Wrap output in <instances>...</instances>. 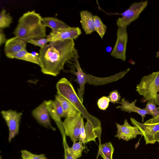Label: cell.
I'll return each mask as SVG.
<instances>
[{
	"instance_id": "1",
	"label": "cell",
	"mask_w": 159,
	"mask_h": 159,
	"mask_svg": "<svg viewBox=\"0 0 159 159\" xmlns=\"http://www.w3.org/2000/svg\"><path fill=\"white\" fill-rule=\"evenodd\" d=\"M75 46L74 40L68 39L51 42L40 48L39 56L42 72L47 75H57L65 64L74 59Z\"/></svg>"
},
{
	"instance_id": "2",
	"label": "cell",
	"mask_w": 159,
	"mask_h": 159,
	"mask_svg": "<svg viewBox=\"0 0 159 159\" xmlns=\"http://www.w3.org/2000/svg\"><path fill=\"white\" fill-rule=\"evenodd\" d=\"M42 18L34 10L25 13L20 17L13 33L27 43L47 37L46 27L42 24Z\"/></svg>"
},
{
	"instance_id": "3",
	"label": "cell",
	"mask_w": 159,
	"mask_h": 159,
	"mask_svg": "<svg viewBox=\"0 0 159 159\" xmlns=\"http://www.w3.org/2000/svg\"><path fill=\"white\" fill-rule=\"evenodd\" d=\"M79 56L76 49L74 60L76 71L74 74L76 77V81L79 85L78 89V96L81 102H83V95L84 93V86L86 84L95 86L102 85L116 81L123 78L130 70L128 68L125 70L116 73L108 77L100 78L94 76L84 73L82 70L78 60Z\"/></svg>"
},
{
	"instance_id": "4",
	"label": "cell",
	"mask_w": 159,
	"mask_h": 159,
	"mask_svg": "<svg viewBox=\"0 0 159 159\" xmlns=\"http://www.w3.org/2000/svg\"><path fill=\"white\" fill-rule=\"evenodd\" d=\"M58 95H61L70 102L87 120L90 121L95 126L102 128L99 120L91 115L88 111L80 100L70 82L65 78L61 79L57 83Z\"/></svg>"
},
{
	"instance_id": "5",
	"label": "cell",
	"mask_w": 159,
	"mask_h": 159,
	"mask_svg": "<svg viewBox=\"0 0 159 159\" xmlns=\"http://www.w3.org/2000/svg\"><path fill=\"white\" fill-rule=\"evenodd\" d=\"M136 91L146 101L159 106V71L143 76Z\"/></svg>"
},
{
	"instance_id": "6",
	"label": "cell",
	"mask_w": 159,
	"mask_h": 159,
	"mask_svg": "<svg viewBox=\"0 0 159 159\" xmlns=\"http://www.w3.org/2000/svg\"><path fill=\"white\" fill-rule=\"evenodd\" d=\"M148 4L147 1L134 2L132 3L129 7L123 13H117L122 17L117 20L116 23L117 26L118 27L127 26L137 20Z\"/></svg>"
},
{
	"instance_id": "7",
	"label": "cell",
	"mask_w": 159,
	"mask_h": 159,
	"mask_svg": "<svg viewBox=\"0 0 159 159\" xmlns=\"http://www.w3.org/2000/svg\"><path fill=\"white\" fill-rule=\"evenodd\" d=\"M127 27L123 26L118 27L116 40L110 53L111 56L124 61L126 59V46L128 38Z\"/></svg>"
},
{
	"instance_id": "8",
	"label": "cell",
	"mask_w": 159,
	"mask_h": 159,
	"mask_svg": "<svg viewBox=\"0 0 159 159\" xmlns=\"http://www.w3.org/2000/svg\"><path fill=\"white\" fill-rule=\"evenodd\" d=\"M83 117L78 112L74 116L66 118L63 122L66 135L73 142L79 141Z\"/></svg>"
},
{
	"instance_id": "9",
	"label": "cell",
	"mask_w": 159,
	"mask_h": 159,
	"mask_svg": "<svg viewBox=\"0 0 159 159\" xmlns=\"http://www.w3.org/2000/svg\"><path fill=\"white\" fill-rule=\"evenodd\" d=\"M1 113L8 128L9 134L8 140V141L10 142L18 133L22 113L9 110L2 111Z\"/></svg>"
},
{
	"instance_id": "10",
	"label": "cell",
	"mask_w": 159,
	"mask_h": 159,
	"mask_svg": "<svg viewBox=\"0 0 159 159\" xmlns=\"http://www.w3.org/2000/svg\"><path fill=\"white\" fill-rule=\"evenodd\" d=\"M131 123L134 126L137 127L143 133L146 144H154L156 142L155 136L159 131V122L151 124H145L130 118Z\"/></svg>"
},
{
	"instance_id": "11",
	"label": "cell",
	"mask_w": 159,
	"mask_h": 159,
	"mask_svg": "<svg viewBox=\"0 0 159 159\" xmlns=\"http://www.w3.org/2000/svg\"><path fill=\"white\" fill-rule=\"evenodd\" d=\"M81 33V30L79 27L69 26L62 29L57 32H51L47 36V38L49 39L50 42L63 41L68 39L74 40L78 37Z\"/></svg>"
},
{
	"instance_id": "12",
	"label": "cell",
	"mask_w": 159,
	"mask_h": 159,
	"mask_svg": "<svg viewBox=\"0 0 159 159\" xmlns=\"http://www.w3.org/2000/svg\"><path fill=\"white\" fill-rule=\"evenodd\" d=\"M116 124L117 131L115 137L119 139H122L128 141L136 138L138 135H143L137 127L131 125L126 119L125 120L123 125H120L117 123Z\"/></svg>"
},
{
	"instance_id": "13",
	"label": "cell",
	"mask_w": 159,
	"mask_h": 159,
	"mask_svg": "<svg viewBox=\"0 0 159 159\" xmlns=\"http://www.w3.org/2000/svg\"><path fill=\"white\" fill-rule=\"evenodd\" d=\"M32 113L33 116L40 124L47 128H50L54 131L56 130L51 123L50 114L47 107L46 101H44L34 109Z\"/></svg>"
},
{
	"instance_id": "14",
	"label": "cell",
	"mask_w": 159,
	"mask_h": 159,
	"mask_svg": "<svg viewBox=\"0 0 159 159\" xmlns=\"http://www.w3.org/2000/svg\"><path fill=\"white\" fill-rule=\"evenodd\" d=\"M26 43L25 41L16 36L7 39L5 43L4 49L6 56L26 50Z\"/></svg>"
},
{
	"instance_id": "15",
	"label": "cell",
	"mask_w": 159,
	"mask_h": 159,
	"mask_svg": "<svg viewBox=\"0 0 159 159\" xmlns=\"http://www.w3.org/2000/svg\"><path fill=\"white\" fill-rule=\"evenodd\" d=\"M136 102L137 100L135 99L134 101L129 102L128 101L126 100L124 98H123L120 102L118 103L120 104L121 105L118 106L116 108L121 109V111L128 112L129 113L134 112L138 113L141 116L142 122H143L146 115H151V114L144 108L141 109L137 107L135 105Z\"/></svg>"
},
{
	"instance_id": "16",
	"label": "cell",
	"mask_w": 159,
	"mask_h": 159,
	"mask_svg": "<svg viewBox=\"0 0 159 159\" xmlns=\"http://www.w3.org/2000/svg\"><path fill=\"white\" fill-rule=\"evenodd\" d=\"M80 15L82 28L86 34H90L95 31L94 15L87 10L81 11Z\"/></svg>"
},
{
	"instance_id": "17",
	"label": "cell",
	"mask_w": 159,
	"mask_h": 159,
	"mask_svg": "<svg viewBox=\"0 0 159 159\" xmlns=\"http://www.w3.org/2000/svg\"><path fill=\"white\" fill-rule=\"evenodd\" d=\"M84 127L86 134L85 144L92 141L96 142V139L98 138L99 141V145L101 144V139L102 129L94 126L89 120H87Z\"/></svg>"
},
{
	"instance_id": "18",
	"label": "cell",
	"mask_w": 159,
	"mask_h": 159,
	"mask_svg": "<svg viewBox=\"0 0 159 159\" xmlns=\"http://www.w3.org/2000/svg\"><path fill=\"white\" fill-rule=\"evenodd\" d=\"M55 99L60 103L63 110L64 117L66 118L74 116L78 111L73 105L63 97L59 95L55 96Z\"/></svg>"
},
{
	"instance_id": "19",
	"label": "cell",
	"mask_w": 159,
	"mask_h": 159,
	"mask_svg": "<svg viewBox=\"0 0 159 159\" xmlns=\"http://www.w3.org/2000/svg\"><path fill=\"white\" fill-rule=\"evenodd\" d=\"M7 57L11 59H16L36 64L40 66L39 55H35L27 52L26 50L21 51L15 54L8 55Z\"/></svg>"
},
{
	"instance_id": "20",
	"label": "cell",
	"mask_w": 159,
	"mask_h": 159,
	"mask_svg": "<svg viewBox=\"0 0 159 159\" xmlns=\"http://www.w3.org/2000/svg\"><path fill=\"white\" fill-rule=\"evenodd\" d=\"M42 21L44 25L52 29V32H57L62 29L69 26L61 20L54 17H42Z\"/></svg>"
},
{
	"instance_id": "21",
	"label": "cell",
	"mask_w": 159,
	"mask_h": 159,
	"mask_svg": "<svg viewBox=\"0 0 159 159\" xmlns=\"http://www.w3.org/2000/svg\"><path fill=\"white\" fill-rule=\"evenodd\" d=\"M63 147L66 148L68 152L74 159L79 158L82 156V153L84 147L81 141L73 142L71 147L68 146L66 139V135L62 136Z\"/></svg>"
},
{
	"instance_id": "22",
	"label": "cell",
	"mask_w": 159,
	"mask_h": 159,
	"mask_svg": "<svg viewBox=\"0 0 159 159\" xmlns=\"http://www.w3.org/2000/svg\"><path fill=\"white\" fill-rule=\"evenodd\" d=\"M46 103L50 115L56 122L61 132L62 136L66 135L63 125V122L61 120V117L57 114L54 109L53 101L51 100L46 101Z\"/></svg>"
},
{
	"instance_id": "23",
	"label": "cell",
	"mask_w": 159,
	"mask_h": 159,
	"mask_svg": "<svg viewBox=\"0 0 159 159\" xmlns=\"http://www.w3.org/2000/svg\"><path fill=\"white\" fill-rule=\"evenodd\" d=\"M114 149L111 143L107 142L99 145L98 155H103L109 159H113Z\"/></svg>"
},
{
	"instance_id": "24",
	"label": "cell",
	"mask_w": 159,
	"mask_h": 159,
	"mask_svg": "<svg viewBox=\"0 0 159 159\" xmlns=\"http://www.w3.org/2000/svg\"><path fill=\"white\" fill-rule=\"evenodd\" d=\"M12 21V18L6 10L2 9L0 14V29L8 27Z\"/></svg>"
},
{
	"instance_id": "25",
	"label": "cell",
	"mask_w": 159,
	"mask_h": 159,
	"mask_svg": "<svg viewBox=\"0 0 159 159\" xmlns=\"http://www.w3.org/2000/svg\"><path fill=\"white\" fill-rule=\"evenodd\" d=\"M94 20L95 31L102 38L106 32L107 27L98 16L94 15Z\"/></svg>"
},
{
	"instance_id": "26",
	"label": "cell",
	"mask_w": 159,
	"mask_h": 159,
	"mask_svg": "<svg viewBox=\"0 0 159 159\" xmlns=\"http://www.w3.org/2000/svg\"><path fill=\"white\" fill-rule=\"evenodd\" d=\"M21 152L22 159H47L44 154H34L26 150H21Z\"/></svg>"
},
{
	"instance_id": "27",
	"label": "cell",
	"mask_w": 159,
	"mask_h": 159,
	"mask_svg": "<svg viewBox=\"0 0 159 159\" xmlns=\"http://www.w3.org/2000/svg\"><path fill=\"white\" fill-rule=\"evenodd\" d=\"M152 103L148 102L144 109L149 111L153 117H155L159 114L158 108Z\"/></svg>"
},
{
	"instance_id": "28",
	"label": "cell",
	"mask_w": 159,
	"mask_h": 159,
	"mask_svg": "<svg viewBox=\"0 0 159 159\" xmlns=\"http://www.w3.org/2000/svg\"><path fill=\"white\" fill-rule=\"evenodd\" d=\"M109 102L110 100L108 97L104 96L98 100L97 104L99 109L105 110L108 107Z\"/></svg>"
},
{
	"instance_id": "29",
	"label": "cell",
	"mask_w": 159,
	"mask_h": 159,
	"mask_svg": "<svg viewBox=\"0 0 159 159\" xmlns=\"http://www.w3.org/2000/svg\"><path fill=\"white\" fill-rule=\"evenodd\" d=\"M50 42L49 38H42L38 40H31L28 41L27 43H30L35 46H38L42 48L47 45V43Z\"/></svg>"
},
{
	"instance_id": "30",
	"label": "cell",
	"mask_w": 159,
	"mask_h": 159,
	"mask_svg": "<svg viewBox=\"0 0 159 159\" xmlns=\"http://www.w3.org/2000/svg\"><path fill=\"white\" fill-rule=\"evenodd\" d=\"M108 97L110 102L114 104L118 103L121 98L119 93L116 90L110 92Z\"/></svg>"
},
{
	"instance_id": "31",
	"label": "cell",
	"mask_w": 159,
	"mask_h": 159,
	"mask_svg": "<svg viewBox=\"0 0 159 159\" xmlns=\"http://www.w3.org/2000/svg\"><path fill=\"white\" fill-rule=\"evenodd\" d=\"M84 117H83L82 120V125L80 131L79 141H81L84 144H85V141L86 138V134L84 124Z\"/></svg>"
},
{
	"instance_id": "32",
	"label": "cell",
	"mask_w": 159,
	"mask_h": 159,
	"mask_svg": "<svg viewBox=\"0 0 159 159\" xmlns=\"http://www.w3.org/2000/svg\"><path fill=\"white\" fill-rule=\"evenodd\" d=\"M159 122V114L155 117L151 118L144 123L145 124L148 125L154 124Z\"/></svg>"
},
{
	"instance_id": "33",
	"label": "cell",
	"mask_w": 159,
	"mask_h": 159,
	"mask_svg": "<svg viewBox=\"0 0 159 159\" xmlns=\"http://www.w3.org/2000/svg\"><path fill=\"white\" fill-rule=\"evenodd\" d=\"M5 35L3 31V29H0V45L5 43L7 40Z\"/></svg>"
},
{
	"instance_id": "34",
	"label": "cell",
	"mask_w": 159,
	"mask_h": 159,
	"mask_svg": "<svg viewBox=\"0 0 159 159\" xmlns=\"http://www.w3.org/2000/svg\"><path fill=\"white\" fill-rule=\"evenodd\" d=\"M64 159H74L68 152L66 148L64 147Z\"/></svg>"
},
{
	"instance_id": "35",
	"label": "cell",
	"mask_w": 159,
	"mask_h": 159,
	"mask_svg": "<svg viewBox=\"0 0 159 159\" xmlns=\"http://www.w3.org/2000/svg\"><path fill=\"white\" fill-rule=\"evenodd\" d=\"M155 138L156 142L159 143V131L155 135Z\"/></svg>"
},
{
	"instance_id": "36",
	"label": "cell",
	"mask_w": 159,
	"mask_h": 159,
	"mask_svg": "<svg viewBox=\"0 0 159 159\" xmlns=\"http://www.w3.org/2000/svg\"><path fill=\"white\" fill-rule=\"evenodd\" d=\"M100 156L103 159H109L103 155L101 154Z\"/></svg>"
},
{
	"instance_id": "37",
	"label": "cell",
	"mask_w": 159,
	"mask_h": 159,
	"mask_svg": "<svg viewBox=\"0 0 159 159\" xmlns=\"http://www.w3.org/2000/svg\"><path fill=\"white\" fill-rule=\"evenodd\" d=\"M156 57L157 58H159V50L156 52Z\"/></svg>"
},
{
	"instance_id": "38",
	"label": "cell",
	"mask_w": 159,
	"mask_h": 159,
	"mask_svg": "<svg viewBox=\"0 0 159 159\" xmlns=\"http://www.w3.org/2000/svg\"><path fill=\"white\" fill-rule=\"evenodd\" d=\"M99 156V155H97V157L96 158V159H98V156Z\"/></svg>"
},
{
	"instance_id": "39",
	"label": "cell",
	"mask_w": 159,
	"mask_h": 159,
	"mask_svg": "<svg viewBox=\"0 0 159 159\" xmlns=\"http://www.w3.org/2000/svg\"><path fill=\"white\" fill-rule=\"evenodd\" d=\"M158 149H159V148H158Z\"/></svg>"
}]
</instances>
